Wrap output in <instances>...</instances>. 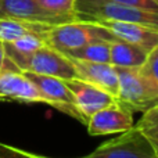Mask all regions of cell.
Instances as JSON below:
<instances>
[{"instance_id": "6da1fadb", "label": "cell", "mask_w": 158, "mask_h": 158, "mask_svg": "<svg viewBox=\"0 0 158 158\" xmlns=\"http://www.w3.org/2000/svg\"><path fill=\"white\" fill-rule=\"evenodd\" d=\"M119 79L118 103L132 112H144L158 106V83L144 67H115Z\"/></svg>"}, {"instance_id": "7a4b0ae2", "label": "cell", "mask_w": 158, "mask_h": 158, "mask_svg": "<svg viewBox=\"0 0 158 158\" xmlns=\"http://www.w3.org/2000/svg\"><path fill=\"white\" fill-rule=\"evenodd\" d=\"M75 15L81 21L136 22L158 28V13L131 7L111 0H75Z\"/></svg>"}, {"instance_id": "3957f363", "label": "cell", "mask_w": 158, "mask_h": 158, "mask_svg": "<svg viewBox=\"0 0 158 158\" xmlns=\"http://www.w3.org/2000/svg\"><path fill=\"white\" fill-rule=\"evenodd\" d=\"M44 39L47 46L61 53L79 49L93 42L115 40L112 33L103 25L92 21H81V19L54 25L47 31Z\"/></svg>"}, {"instance_id": "277c9868", "label": "cell", "mask_w": 158, "mask_h": 158, "mask_svg": "<svg viewBox=\"0 0 158 158\" xmlns=\"http://www.w3.org/2000/svg\"><path fill=\"white\" fill-rule=\"evenodd\" d=\"M81 158H158V153L142 131L133 125Z\"/></svg>"}, {"instance_id": "5b68a950", "label": "cell", "mask_w": 158, "mask_h": 158, "mask_svg": "<svg viewBox=\"0 0 158 158\" xmlns=\"http://www.w3.org/2000/svg\"><path fill=\"white\" fill-rule=\"evenodd\" d=\"M24 74L35 85L44 104H49L63 114L79 121L81 123H85L83 117L81 115L75 103L74 94L67 86L65 81L54 77H47V75L32 74V72H24Z\"/></svg>"}, {"instance_id": "8992f818", "label": "cell", "mask_w": 158, "mask_h": 158, "mask_svg": "<svg viewBox=\"0 0 158 158\" xmlns=\"http://www.w3.org/2000/svg\"><path fill=\"white\" fill-rule=\"evenodd\" d=\"M21 72L47 75V77L60 78L63 81L79 78L71 58L47 44L27 57L21 67Z\"/></svg>"}, {"instance_id": "52a82bcc", "label": "cell", "mask_w": 158, "mask_h": 158, "mask_svg": "<svg viewBox=\"0 0 158 158\" xmlns=\"http://www.w3.org/2000/svg\"><path fill=\"white\" fill-rule=\"evenodd\" d=\"M65 83L74 94L77 107L85 119V125L94 112L118 101L117 96L83 79H69L65 81Z\"/></svg>"}, {"instance_id": "ba28073f", "label": "cell", "mask_w": 158, "mask_h": 158, "mask_svg": "<svg viewBox=\"0 0 158 158\" xmlns=\"http://www.w3.org/2000/svg\"><path fill=\"white\" fill-rule=\"evenodd\" d=\"M133 125V112L118 101L94 112L86 122L87 132L92 136L122 133Z\"/></svg>"}, {"instance_id": "9c48e42d", "label": "cell", "mask_w": 158, "mask_h": 158, "mask_svg": "<svg viewBox=\"0 0 158 158\" xmlns=\"http://www.w3.org/2000/svg\"><path fill=\"white\" fill-rule=\"evenodd\" d=\"M97 24L107 28L117 40L136 44V46L142 47L148 53L158 46L157 27L136 24V22H121V21H98Z\"/></svg>"}, {"instance_id": "30bf717a", "label": "cell", "mask_w": 158, "mask_h": 158, "mask_svg": "<svg viewBox=\"0 0 158 158\" xmlns=\"http://www.w3.org/2000/svg\"><path fill=\"white\" fill-rule=\"evenodd\" d=\"M0 101L32 104L43 103V98L24 72L3 71L0 72Z\"/></svg>"}, {"instance_id": "8fae6325", "label": "cell", "mask_w": 158, "mask_h": 158, "mask_svg": "<svg viewBox=\"0 0 158 158\" xmlns=\"http://www.w3.org/2000/svg\"><path fill=\"white\" fill-rule=\"evenodd\" d=\"M71 61L77 68L79 79H83L101 89H106L114 96L118 94L119 79H118L117 68L111 63H90V61H81L74 58H71Z\"/></svg>"}, {"instance_id": "7c38bea8", "label": "cell", "mask_w": 158, "mask_h": 158, "mask_svg": "<svg viewBox=\"0 0 158 158\" xmlns=\"http://www.w3.org/2000/svg\"><path fill=\"white\" fill-rule=\"evenodd\" d=\"M0 14L15 18L27 19L32 22H40L46 25H58L63 21L47 14L36 0H2L0 3Z\"/></svg>"}, {"instance_id": "4fadbf2b", "label": "cell", "mask_w": 158, "mask_h": 158, "mask_svg": "<svg viewBox=\"0 0 158 158\" xmlns=\"http://www.w3.org/2000/svg\"><path fill=\"white\" fill-rule=\"evenodd\" d=\"M50 28L52 25L32 22L0 14V43H10V42L24 35H28V33H40V35L46 36Z\"/></svg>"}, {"instance_id": "5bb4252c", "label": "cell", "mask_w": 158, "mask_h": 158, "mask_svg": "<svg viewBox=\"0 0 158 158\" xmlns=\"http://www.w3.org/2000/svg\"><path fill=\"white\" fill-rule=\"evenodd\" d=\"M148 52L132 43L122 40H112L110 43V63L114 67L133 68L143 67L147 61Z\"/></svg>"}, {"instance_id": "9a60e30c", "label": "cell", "mask_w": 158, "mask_h": 158, "mask_svg": "<svg viewBox=\"0 0 158 158\" xmlns=\"http://www.w3.org/2000/svg\"><path fill=\"white\" fill-rule=\"evenodd\" d=\"M46 44L47 43L44 35L28 33V35H24L21 38L15 39V40L10 42V43H3V46H4V52L8 60L21 71V67L24 61L27 60V57H29L32 53L42 49Z\"/></svg>"}, {"instance_id": "2e32d148", "label": "cell", "mask_w": 158, "mask_h": 158, "mask_svg": "<svg viewBox=\"0 0 158 158\" xmlns=\"http://www.w3.org/2000/svg\"><path fill=\"white\" fill-rule=\"evenodd\" d=\"M110 43L111 42H93L64 54L74 60L90 61V63H110Z\"/></svg>"}, {"instance_id": "e0dca14e", "label": "cell", "mask_w": 158, "mask_h": 158, "mask_svg": "<svg viewBox=\"0 0 158 158\" xmlns=\"http://www.w3.org/2000/svg\"><path fill=\"white\" fill-rule=\"evenodd\" d=\"M36 2L47 14L61 19L63 22L77 19L75 0H36Z\"/></svg>"}, {"instance_id": "ac0fdd59", "label": "cell", "mask_w": 158, "mask_h": 158, "mask_svg": "<svg viewBox=\"0 0 158 158\" xmlns=\"http://www.w3.org/2000/svg\"><path fill=\"white\" fill-rule=\"evenodd\" d=\"M135 126L142 131L158 153V106L143 112V117Z\"/></svg>"}, {"instance_id": "d6986e66", "label": "cell", "mask_w": 158, "mask_h": 158, "mask_svg": "<svg viewBox=\"0 0 158 158\" xmlns=\"http://www.w3.org/2000/svg\"><path fill=\"white\" fill-rule=\"evenodd\" d=\"M0 158H46V157L29 153V151L18 148L15 146L0 142Z\"/></svg>"}, {"instance_id": "ffe728a7", "label": "cell", "mask_w": 158, "mask_h": 158, "mask_svg": "<svg viewBox=\"0 0 158 158\" xmlns=\"http://www.w3.org/2000/svg\"><path fill=\"white\" fill-rule=\"evenodd\" d=\"M115 3H121L125 6H131V7L143 8V10L148 11H157L158 13V0H111Z\"/></svg>"}, {"instance_id": "44dd1931", "label": "cell", "mask_w": 158, "mask_h": 158, "mask_svg": "<svg viewBox=\"0 0 158 158\" xmlns=\"http://www.w3.org/2000/svg\"><path fill=\"white\" fill-rule=\"evenodd\" d=\"M143 67L150 72L151 77L156 79L157 83H158V46L148 53L147 61H146V64Z\"/></svg>"}, {"instance_id": "7402d4cb", "label": "cell", "mask_w": 158, "mask_h": 158, "mask_svg": "<svg viewBox=\"0 0 158 158\" xmlns=\"http://www.w3.org/2000/svg\"><path fill=\"white\" fill-rule=\"evenodd\" d=\"M3 71H19V69L8 60L4 52V46H3V43H0V72Z\"/></svg>"}, {"instance_id": "603a6c76", "label": "cell", "mask_w": 158, "mask_h": 158, "mask_svg": "<svg viewBox=\"0 0 158 158\" xmlns=\"http://www.w3.org/2000/svg\"><path fill=\"white\" fill-rule=\"evenodd\" d=\"M46 158H50V157H46Z\"/></svg>"}, {"instance_id": "cb8c5ba5", "label": "cell", "mask_w": 158, "mask_h": 158, "mask_svg": "<svg viewBox=\"0 0 158 158\" xmlns=\"http://www.w3.org/2000/svg\"><path fill=\"white\" fill-rule=\"evenodd\" d=\"M0 3H2V0H0Z\"/></svg>"}]
</instances>
